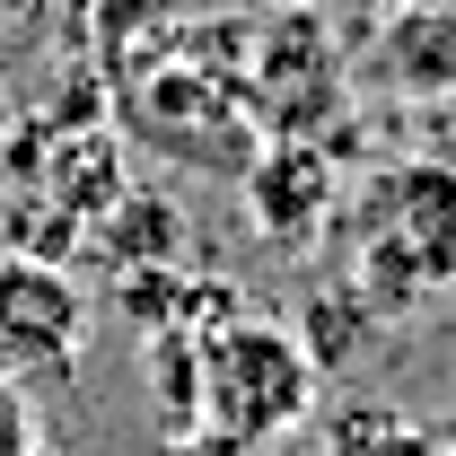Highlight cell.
I'll use <instances>...</instances> for the list:
<instances>
[{
  "instance_id": "obj_2",
  "label": "cell",
  "mask_w": 456,
  "mask_h": 456,
  "mask_svg": "<svg viewBox=\"0 0 456 456\" xmlns=\"http://www.w3.org/2000/svg\"><path fill=\"white\" fill-rule=\"evenodd\" d=\"M360 237L387 298L456 281V167H387L360 202Z\"/></svg>"
},
{
  "instance_id": "obj_4",
  "label": "cell",
  "mask_w": 456,
  "mask_h": 456,
  "mask_svg": "<svg viewBox=\"0 0 456 456\" xmlns=\"http://www.w3.org/2000/svg\"><path fill=\"white\" fill-rule=\"evenodd\" d=\"M45 448V421H36V395L18 378H0V456H36Z\"/></svg>"
},
{
  "instance_id": "obj_5",
  "label": "cell",
  "mask_w": 456,
  "mask_h": 456,
  "mask_svg": "<svg viewBox=\"0 0 456 456\" xmlns=\"http://www.w3.org/2000/svg\"><path fill=\"white\" fill-rule=\"evenodd\" d=\"M378 9H403V18H430V9H448V0H378Z\"/></svg>"
},
{
  "instance_id": "obj_6",
  "label": "cell",
  "mask_w": 456,
  "mask_h": 456,
  "mask_svg": "<svg viewBox=\"0 0 456 456\" xmlns=\"http://www.w3.org/2000/svg\"><path fill=\"white\" fill-rule=\"evenodd\" d=\"M36 456H61V448H36Z\"/></svg>"
},
{
  "instance_id": "obj_1",
  "label": "cell",
  "mask_w": 456,
  "mask_h": 456,
  "mask_svg": "<svg viewBox=\"0 0 456 456\" xmlns=\"http://www.w3.org/2000/svg\"><path fill=\"white\" fill-rule=\"evenodd\" d=\"M316 403V360L281 325H228L202 360V421L220 448H264Z\"/></svg>"
},
{
  "instance_id": "obj_7",
  "label": "cell",
  "mask_w": 456,
  "mask_h": 456,
  "mask_svg": "<svg viewBox=\"0 0 456 456\" xmlns=\"http://www.w3.org/2000/svg\"><path fill=\"white\" fill-rule=\"evenodd\" d=\"M430 456H456V448H430Z\"/></svg>"
},
{
  "instance_id": "obj_3",
  "label": "cell",
  "mask_w": 456,
  "mask_h": 456,
  "mask_svg": "<svg viewBox=\"0 0 456 456\" xmlns=\"http://www.w3.org/2000/svg\"><path fill=\"white\" fill-rule=\"evenodd\" d=\"M88 342V298L70 273H53L45 255H9L0 264V378H18L27 395L61 387L79 369Z\"/></svg>"
}]
</instances>
